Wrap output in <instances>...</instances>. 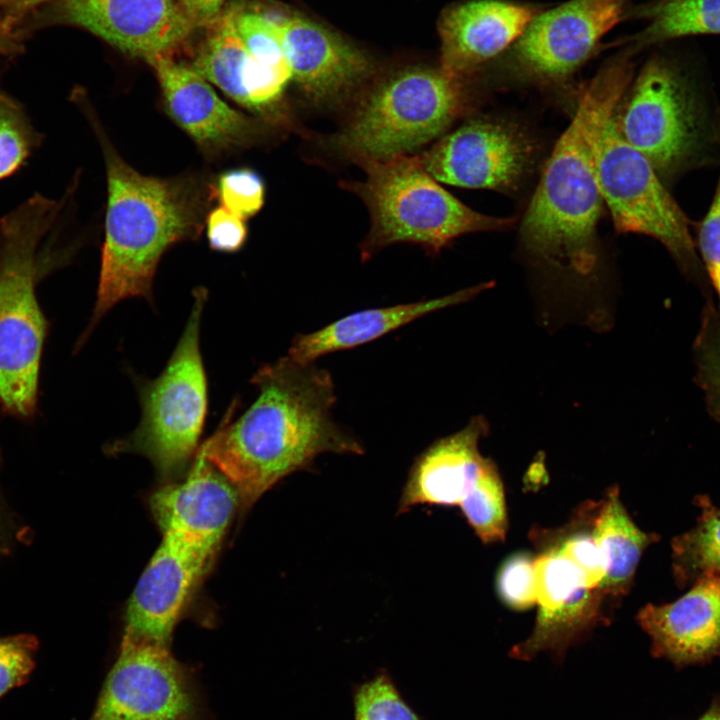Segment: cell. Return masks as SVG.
Segmentation results:
<instances>
[{
  "instance_id": "obj_32",
  "label": "cell",
  "mask_w": 720,
  "mask_h": 720,
  "mask_svg": "<svg viewBox=\"0 0 720 720\" xmlns=\"http://www.w3.org/2000/svg\"><path fill=\"white\" fill-rule=\"evenodd\" d=\"M534 559L527 552H517L509 556L498 571L497 592L511 609H529L537 602Z\"/></svg>"
},
{
  "instance_id": "obj_34",
  "label": "cell",
  "mask_w": 720,
  "mask_h": 720,
  "mask_svg": "<svg viewBox=\"0 0 720 720\" xmlns=\"http://www.w3.org/2000/svg\"><path fill=\"white\" fill-rule=\"evenodd\" d=\"M39 648L32 634L0 636V699L31 677Z\"/></svg>"
},
{
  "instance_id": "obj_21",
  "label": "cell",
  "mask_w": 720,
  "mask_h": 720,
  "mask_svg": "<svg viewBox=\"0 0 720 720\" xmlns=\"http://www.w3.org/2000/svg\"><path fill=\"white\" fill-rule=\"evenodd\" d=\"M481 417L427 447L413 463L399 502V512L421 504L460 505L485 457L479 441L486 432Z\"/></svg>"
},
{
  "instance_id": "obj_11",
  "label": "cell",
  "mask_w": 720,
  "mask_h": 720,
  "mask_svg": "<svg viewBox=\"0 0 720 720\" xmlns=\"http://www.w3.org/2000/svg\"><path fill=\"white\" fill-rule=\"evenodd\" d=\"M629 0H570L540 11L511 47L524 75L563 79L592 55L602 38L627 14Z\"/></svg>"
},
{
  "instance_id": "obj_43",
  "label": "cell",
  "mask_w": 720,
  "mask_h": 720,
  "mask_svg": "<svg viewBox=\"0 0 720 720\" xmlns=\"http://www.w3.org/2000/svg\"><path fill=\"white\" fill-rule=\"evenodd\" d=\"M5 1H6V0H0V7L2 6V4H3Z\"/></svg>"
},
{
  "instance_id": "obj_25",
  "label": "cell",
  "mask_w": 720,
  "mask_h": 720,
  "mask_svg": "<svg viewBox=\"0 0 720 720\" xmlns=\"http://www.w3.org/2000/svg\"><path fill=\"white\" fill-rule=\"evenodd\" d=\"M636 16L650 23L630 39L639 49L671 40L700 35H720V0H678L650 3L636 9Z\"/></svg>"
},
{
  "instance_id": "obj_10",
  "label": "cell",
  "mask_w": 720,
  "mask_h": 720,
  "mask_svg": "<svg viewBox=\"0 0 720 720\" xmlns=\"http://www.w3.org/2000/svg\"><path fill=\"white\" fill-rule=\"evenodd\" d=\"M197 690L169 647L123 638L89 720H199Z\"/></svg>"
},
{
  "instance_id": "obj_28",
  "label": "cell",
  "mask_w": 720,
  "mask_h": 720,
  "mask_svg": "<svg viewBox=\"0 0 720 720\" xmlns=\"http://www.w3.org/2000/svg\"><path fill=\"white\" fill-rule=\"evenodd\" d=\"M695 381L704 392L710 416L720 423V309L708 302L693 345Z\"/></svg>"
},
{
  "instance_id": "obj_12",
  "label": "cell",
  "mask_w": 720,
  "mask_h": 720,
  "mask_svg": "<svg viewBox=\"0 0 720 720\" xmlns=\"http://www.w3.org/2000/svg\"><path fill=\"white\" fill-rule=\"evenodd\" d=\"M537 548L536 621L528 638L514 645L509 656L529 661L541 652H550L561 660L601 623L605 596L590 588L577 567L555 547L537 544Z\"/></svg>"
},
{
  "instance_id": "obj_6",
  "label": "cell",
  "mask_w": 720,
  "mask_h": 720,
  "mask_svg": "<svg viewBox=\"0 0 720 720\" xmlns=\"http://www.w3.org/2000/svg\"><path fill=\"white\" fill-rule=\"evenodd\" d=\"M586 105L558 139L541 175L521 227L527 249L578 274L596 263V225L603 199L586 139Z\"/></svg>"
},
{
  "instance_id": "obj_15",
  "label": "cell",
  "mask_w": 720,
  "mask_h": 720,
  "mask_svg": "<svg viewBox=\"0 0 720 720\" xmlns=\"http://www.w3.org/2000/svg\"><path fill=\"white\" fill-rule=\"evenodd\" d=\"M42 18L83 28L146 61L171 56L193 30L177 0H55Z\"/></svg>"
},
{
  "instance_id": "obj_14",
  "label": "cell",
  "mask_w": 720,
  "mask_h": 720,
  "mask_svg": "<svg viewBox=\"0 0 720 720\" xmlns=\"http://www.w3.org/2000/svg\"><path fill=\"white\" fill-rule=\"evenodd\" d=\"M532 155L531 142L518 128L476 119L441 138L419 158L439 182L505 190L519 183Z\"/></svg>"
},
{
  "instance_id": "obj_24",
  "label": "cell",
  "mask_w": 720,
  "mask_h": 720,
  "mask_svg": "<svg viewBox=\"0 0 720 720\" xmlns=\"http://www.w3.org/2000/svg\"><path fill=\"white\" fill-rule=\"evenodd\" d=\"M237 8L222 12L191 67L238 104L248 108L245 79L252 56L236 27Z\"/></svg>"
},
{
  "instance_id": "obj_39",
  "label": "cell",
  "mask_w": 720,
  "mask_h": 720,
  "mask_svg": "<svg viewBox=\"0 0 720 720\" xmlns=\"http://www.w3.org/2000/svg\"><path fill=\"white\" fill-rule=\"evenodd\" d=\"M22 48L20 31L9 25L0 13V56H16Z\"/></svg>"
},
{
  "instance_id": "obj_27",
  "label": "cell",
  "mask_w": 720,
  "mask_h": 720,
  "mask_svg": "<svg viewBox=\"0 0 720 720\" xmlns=\"http://www.w3.org/2000/svg\"><path fill=\"white\" fill-rule=\"evenodd\" d=\"M459 506L483 543L492 544L505 539L508 521L504 486L490 459L485 458Z\"/></svg>"
},
{
  "instance_id": "obj_36",
  "label": "cell",
  "mask_w": 720,
  "mask_h": 720,
  "mask_svg": "<svg viewBox=\"0 0 720 720\" xmlns=\"http://www.w3.org/2000/svg\"><path fill=\"white\" fill-rule=\"evenodd\" d=\"M207 238L212 249L220 252H235L246 241L245 220L223 206L217 207L206 216Z\"/></svg>"
},
{
  "instance_id": "obj_18",
  "label": "cell",
  "mask_w": 720,
  "mask_h": 720,
  "mask_svg": "<svg viewBox=\"0 0 720 720\" xmlns=\"http://www.w3.org/2000/svg\"><path fill=\"white\" fill-rule=\"evenodd\" d=\"M540 11L508 0H470L448 8L439 21L440 69L463 80L511 48Z\"/></svg>"
},
{
  "instance_id": "obj_23",
  "label": "cell",
  "mask_w": 720,
  "mask_h": 720,
  "mask_svg": "<svg viewBox=\"0 0 720 720\" xmlns=\"http://www.w3.org/2000/svg\"><path fill=\"white\" fill-rule=\"evenodd\" d=\"M591 532L605 566L602 593L605 597L625 595L642 554L658 540V535L644 532L635 524L621 502L618 488H611L604 499L593 503Z\"/></svg>"
},
{
  "instance_id": "obj_19",
  "label": "cell",
  "mask_w": 720,
  "mask_h": 720,
  "mask_svg": "<svg viewBox=\"0 0 720 720\" xmlns=\"http://www.w3.org/2000/svg\"><path fill=\"white\" fill-rule=\"evenodd\" d=\"M279 23L292 78L313 100H339L371 75L366 55L323 26L299 16Z\"/></svg>"
},
{
  "instance_id": "obj_40",
  "label": "cell",
  "mask_w": 720,
  "mask_h": 720,
  "mask_svg": "<svg viewBox=\"0 0 720 720\" xmlns=\"http://www.w3.org/2000/svg\"><path fill=\"white\" fill-rule=\"evenodd\" d=\"M12 521L5 509L2 496L0 495V544L9 541L12 538Z\"/></svg>"
},
{
  "instance_id": "obj_1",
  "label": "cell",
  "mask_w": 720,
  "mask_h": 720,
  "mask_svg": "<svg viewBox=\"0 0 720 720\" xmlns=\"http://www.w3.org/2000/svg\"><path fill=\"white\" fill-rule=\"evenodd\" d=\"M251 382L259 391L252 405L234 421L226 417L196 453L229 480L243 507L322 454L363 453L333 419L337 397L326 368L286 355L260 367Z\"/></svg>"
},
{
  "instance_id": "obj_8",
  "label": "cell",
  "mask_w": 720,
  "mask_h": 720,
  "mask_svg": "<svg viewBox=\"0 0 720 720\" xmlns=\"http://www.w3.org/2000/svg\"><path fill=\"white\" fill-rule=\"evenodd\" d=\"M207 291L193 293L185 329L162 373L141 385L138 427L115 442L114 452L147 457L164 477L181 472L198 451L207 413V380L200 351V325Z\"/></svg>"
},
{
  "instance_id": "obj_42",
  "label": "cell",
  "mask_w": 720,
  "mask_h": 720,
  "mask_svg": "<svg viewBox=\"0 0 720 720\" xmlns=\"http://www.w3.org/2000/svg\"><path fill=\"white\" fill-rule=\"evenodd\" d=\"M674 1H678V0H654V1H651L650 4H652V5H661V4H665V3H669V2H674Z\"/></svg>"
},
{
  "instance_id": "obj_41",
  "label": "cell",
  "mask_w": 720,
  "mask_h": 720,
  "mask_svg": "<svg viewBox=\"0 0 720 720\" xmlns=\"http://www.w3.org/2000/svg\"><path fill=\"white\" fill-rule=\"evenodd\" d=\"M696 720H720V692L713 697L707 709Z\"/></svg>"
},
{
  "instance_id": "obj_33",
  "label": "cell",
  "mask_w": 720,
  "mask_h": 720,
  "mask_svg": "<svg viewBox=\"0 0 720 720\" xmlns=\"http://www.w3.org/2000/svg\"><path fill=\"white\" fill-rule=\"evenodd\" d=\"M236 27L246 48L257 61L268 65L288 63L279 21L256 12L238 10Z\"/></svg>"
},
{
  "instance_id": "obj_13",
  "label": "cell",
  "mask_w": 720,
  "mask_h": 720,
  "mask_svg": "<svg viewBox=\"0 0 720 720\" xmlns=\"http://www.w3.org/2000/svg\"><path fill=\"white\" fill-rule=\"evenodd\" d=\"M162 533L130 597L123 638L169 647L180 612L217 546L178 532Z\"/></svg>"
},
{
  "instance_id": "obj_4",
  "label": "cell",
  "mask_w": 720,
  "mask_h": 720,
  "mask_svg": "<svg viewBox=\"0 0 720 720\" xmlns=\"http://www.w3.org/2000/svg\"><path fill=\"white\" fill-rule=\"evenodd\" d=\"M70 190L60 200L35 194L0 220V403L14 416L37 407L47 321L35 284L55 250Z\"/></svg>"
},
{
  "instance_id": "obj_17",
  "label": "cell",
  "mask_w": 720,
  "mask_h": 720,
  "mask_svg": "<svg viewBox=\"0 0 720 720\" xmlns=\"http://www.w3.org/2000/svg\"><path fill=\"white\" fill-rule=\"evenodd\" d=\"M637 622L651 640V654L677 669L720 658V575L696 580L677 600L642 607Z\"/></svg>"
},
{
  "instance_id": "obj_22",
  "label": "cell",
  "mask_w": 720,
  "mask_h": 720,
  "mask_svg": "<svg viewBox=\"0 0 720 720\" xmlns=\"http://www.w3.org/2000/svg\"><path fill=\"white\" fill-rule=\"evenodd\" d=\"M487 286L478 285L433 299L354 312L314 332L296 335L287 356L300 363H313L324 355L371 342L427 314L465 302Z\"/></svg>"
},
{
  "instance_id": "obj_16",
  "label": "cell",
  "mask_w": 720,
  "mask_h": 720,
  "mask_svg": "<svg viewBox=\"0 0 720 720\" xmlns=\"http://www.w3.org/2000/svg\"><path fill=\"white\" fill-rule=\"evenodd\" d=\"M147 62L156 73L168 114L203 152H230L248 147L266 135L267 125L262 120L229 106L191 66L169 55Z\"/></svg>"
},
{
  "instance_id": "obj_3",
  "label": "cell",
  "mask_w": 720,
  "mask_h": 720,
  "mask_svg": "<svg viewBox=\"0 0 720 720\" xmlns=\"http://www.w3.org/2000/svg\"><path fill=\"white\" fill-rule=\"evenodd\" d=\"M632 48L605 64L584 86L586 139L603 202L620 233L650 236L669 251L689 277L700 281L701 266L689 222L648 159L616 125V110L633 77Z\"/></svg>"
},
{
  "instance_id": "obj_9",
  "label": "cell",
  "mask_w": 720,
  "mask_h": 720,
  "mask_svg": "<svg viewBox=\"0 0 720 720\" xmlns=\"http://www.w3.org/2000/svg\"><path fill=\"white\" fill-rule=\"evenodd\" d=\"M615 120L622 137L662 175L687 165L705 138L702 113L686 73L662 55L644 64Z\"/></svg>"
},
{
  "instance_id": "obj_20",
  "label": "cell",
  "mask_w": 720,
  "mask_h": 720,
  "mask_svg": "<svg viewBox=\"0 0 720 720\" xmlns=\"http://www.w3.org/2000/svg\"><path fill=\"white\" fill-rule=\"evenodd\" d=\"M239 503L229 480L197 455L183 482L166 485L150 498L162 532H179L217 546Z\"/></svg>"
},
{
  "instance_id": "obj_5",
  "label": "cell",
  "mask_w": 720,
  "mask_h": 720,
  "mask_svg": "<svg viewBox=\"0 0 720 720\" xmlns=\"http://www.w3.org/2000/svg\"><path fill=\"white\" fill-rule=\"evenodd\" d=\"M359 164L366 178L348 186L365 202L371 217L370 232L361 245L363 260L402 242L436 254L460 235L502 230L515 221L464 205L426 171L419 157L400 155Z\"/></svg>"
},
{
  "instance_id": "obj_29",
  "label": "cell",
  "mask_w": 720,
  "mask_h": 720,
  "mask_svg": "<svg viewBox=\"0 0 720 720\" xmlns=\"http://www.w3.org/2000/svg\"><path fill=\"white\" fill-rule=\"evenodd\" d=\"M41 138L23 106L13 97L0 92V180L25 165L40 145Z\"/></svg>"
},
{
  "instance_id": "obj_30",
  "label": "cell",
  "mask_w": 720,
  "mask_h": 720,
  "mask_svg": "<svg viewBox=\"0 0 720 720\" xmlns=\"http://www.w3.org/2000/svg\"><path fill=\"white\" fill-rule=\"evenodd\" d=\"M354 720H421L386 670L355 686Z\"/></svg>"
},
{
  "instance_id": "obj_7",
  "label": "cell",
  "mask_w": 720,
  "mask_h": 720,
  "mask_svg": "<svg viewBox=\"0 0 720 720\" xmlns=\"http://www.w3.org/2000/svg\"><path fill=\"white\" fill-rule=\"evenodd\" d=\"M463 105L462 80L440 68L405 69L364 95L334 142L358 162L408 155L440 135Z\"/></svg>"
},
{
  "instance_id": "obj_31",
  "label": "cell",
  "mask_w": 720,
  "mask_h": 720,
  "mask_svg": "<svg viewBox=\"0 0 720 720\" xmlns=\"http://www.w3.org/2000/svg\"><path fill=\"white\" fill-rule=\"evenodd\" d=\"M214 191L221 206L244 220L254 216L264 204V182L249 168H237L222 173L216 181Z\"/></svg>"
},
{
  "instance_id": "obj_37",
  "label": "cell",
  "mask_w": 720,
  "mask_h": 720,
  "mask_svg": "<svg viewBox=\"0 0 720 720\" xmlns=\"http://www.w3.org/2000/svg\"><path fill=\"white\" fill-rule=\"evenodd\" d=\"M193 29L210 27L222 13L224 0H177Z\"/></svg>"
},
{
  "instance_id": "obj_35",
  "label": "cell",
  "mask_w": 720,
  "mask_h": 720,
  "mask_svg": "<svg viewBox=\"0 0 720 720\" xmlns=\"http://www.w3.org/2000/svg\"><path fill=\"white\" fill-rule=\"evenodd\" d=\"M698 247L720 302V179L711 206L699 229Z\"/></svg>"
},
{
  "instance_id": "obj_2",
  "label": "cell",
  "mask_w": 720,
  "mask_h": 720,
  "mask_svg": "<svg viewBox=\"0 0 720 720\" xmlns=\"http://www.w3.org/2000/svg\"><path fill=\"white\" fill-rule=\"evenodd\" d=\"M98 139L107 179L105 238L97 298L84 339L119 301L153 299L157 266L174 244L197 239L214 186L188 175L160 178L141 174L118 153L92 105L76 101Z\"/></svg>"
},
{
  "instance_id": "obj_26",
  "label": "cell",
  "mask_w": 720,
  "mask_h": 720,
  "mask_svg": "<svg viewBox=\"0 0 720 720\" xmlns=\"http://www.w3.org/2000/svg\"><path fill=\"white\" fill-rule=\"evenodd\" d=\"M700 514L693 528L671 542L672 573L678 587L720 575V508L706 495L695 498Z\"/></svg>"
},
{
  "instance_id": "obj_38",
  "label": "cell",
  "mask_w": 720,
  "mask_h": 720,
  "mask_svg": "<svg viewBox=\"0 0 720 720\" xmlns=\"http://www.w3.org/2000/svg\"><path fill=\"white\" fill-rule=\"evenodd\" d=\"M50 0H6L1 8L7 23L16 28L17 25L32 12Z\"/></svg>"
}]
</instances>
